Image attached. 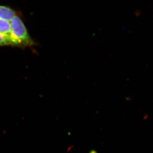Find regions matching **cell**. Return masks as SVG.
<instances>
[{"label":"cell","mask_w":153,"mask_h":153,"mask_svg":"<svg viewBox=\"0 0 153 153\" xmlns=\"http://www.w3.org/2000/svg\"><path fill=\"white\" fill-rule=\"evenodd\" d=\"M10 23L13 34L20 42L21 47H31L34 45V41L20 17L16 15Z\"/></svg>","instance_id":"1"},{"label":"cell","mask_w":153,"mask_h":153,"mask_svg":"<svg viewBox=\"0 0 153 153\" xmlns=\"http://www.w3.org/2000/svg\"><path fill=\"white\" fill-rule=\"evenodd\" d=\"M0 33L7 38L12 46L21 47L20 42L14 36L12 32L10 22L0 19Z\"/></svg>","instance_id":"2"},{"label":"cell","mask_w":153,"mask_h":153,"mask_svg":"<svg viewBox=\"0 0 153 153\" xmlns=\"http://www.w3.org/2000/svg\"><path fill=\"white\" fill-rule=\"evenodd\" d=\"M16 16V12L13 9L6 6L0 5V19L11 22Z\"/></svg>","instance_id":"3"},{"label":"cell","mask_w":153,"mask_h":153,"mask_svg":"<svg viewBox=\"0 0 153 153\" xmlns=\"http://www.w3.org/2000/svg\"><path fill=\"white\" fill-rule=\"evenodd\" d=\"M12 46L11 42L7 38L0 33V47L3 46Z\"/></svg>","instance_id":"4"}]
</instances>
